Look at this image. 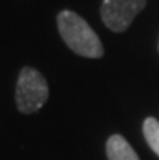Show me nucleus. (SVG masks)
I'll return each instance as SVG.
<instances>
[{
  "label": "nucleus",
  "mask_w": 159,
  "mask_h": 160,
  "mask_svg": "<svg viewBox=\"0 0 159 160\" xmlns=\"http://www.w3.org/2000/svg\"><path fill=\"white\" fill-rule=\"evenodd\" d=\"M143 136L148 146L159 157V121L153 117H148L143 123Z\"/></svg>",
  "instance_id": "nucleus-5"
},
{
  "label": "nucleus",
  "mask_w": 159,
  "mask_h": 160,
  "mask_svg": "<svg viewBox=\"0 0 159 160\" xmlns=\"http://www.w3.org/2000/svg\"><path fill=\"white\" fill-rule=\"evenodd\" d=\"M145 7L146 0H104L101 18L110 31L124 32Z\"/></svg>",
  "instance_id": "nucleus-3"
},
{
  "label": "nucleus",
  "mask_w": 159,
  "mask_h": 160,
  "mask_svg": "<svg viewBox=\"0 0 159 160\" xmlns=\"http://www.w3.org/2000/svg\"><path fill=\"white\" fill-rule=\"evenodd\" d=\"M57 28L63 42L77 55L86 58H101L104 55V47L98 34L75 12H60L57 15Z\"/></svg>",
  "instance_id": "nucleus-1"
},
{
  "label": "nucleus",
  "mask_w": 159,
  "mask_h": 160,
  "mask_svg": "<svg viewBox=\"0 0 159 160\" xmlns=\"http://www.w3.org/2000/svg\"><path fill=\"white\" fill-rule=\"evenodd\" d=\"M106 154L109 160H140L133 147L128 144V141L120 134H112L107 139Z\"/></svg>",
  "instance_id": "nucleus-4"
},
{
  "label": "nucleus",
  "mask_w": 159,
  "mask_h": 160,
  "mask_svg": "<svg viewBox=\"0 0 159 160\" xmlns=\"http://www.w3.org/2000/svg\"><path fill=\"white\" fill-rule=\"evenodd\" d=\"M49 99V84L41 71L33 67H23L16 81L15 100L18 110L24 115L39 112Z\"/></svg>",
  "instance_id": "nucleus-2"
}]
</instances>
